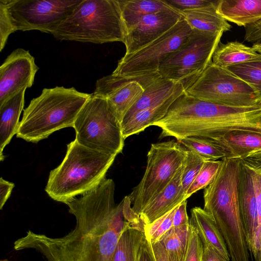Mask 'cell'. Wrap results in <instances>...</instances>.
Here are the masks:
<instances>
[{
  "mask_svg": "<svg viewBox=\"0 0 261 261\" xmlns=\"http://www.w3.org/2000/svg\"><path fill=\"white\" fill-rule=\"evenodd\" d=\"M114 193L113 180L105 178L66 204L76 222L67 234L55 238L29 230L14 242V249L34 250L46 261H113L120 236L130 224L123 215L124 200L116 205Z\"/></svg>",
  "mask_w": 261,
  "mask_h": 261,
  "instance_id": "cell-1",
  "label": "cell"
},
{
  "mask_svg": "<svg viewBox=\"0 0 261 261\" xmlns=\"http://www.w3.org/2000/svg\"><path fill=\"white\" fill-rule=\"evenodd\" d=\"M184 18L192 30L212 33L229 31L231 25L217 12V7L181 11Z\"/></svg>",
  "mask_w": 261,
  "mask_h": 261,
  "instance_id": "cell-24",
  "label": "cell"
},
{
  "mask_svg": "<svg viewBox=\"0 0 261 261\" xmlns=\"http://www.w3.org/2000/svg\"><path fill=\"white\" fill-rule=\"evenodd\" d=\"M39 67L29 50L14 49L0 67V106L32 86Z\"/></svg>",
  "mask_w": 261,
  "mask_h": 261,
  "instance_id": "cell-14",
  "label": "cell"
},
{
  "mask_svg": "<svg viewBox=\"0 0 261 261\" xmlns=\"http://www.w3.org/2000/svg\"><path fill=\"white\" fill-rule=\"evenodd\" d=\"M181 85L179 83L161 77L144 90L140 99L126 114L121 124L128 121L138 112L167 98Z\"/></svg>",
  "mask_w": 261,
  "mask_h": 261,
  "instance_id": "cell-26",
  "label": "cell"
},
{
  "mask_svg": "<svg viewBox=\"0 0 261 261\" xmlns=\"http://www.w3.org/2000/svg\"><path fill=\"white\" fill-rule=\"evenodd\" d=\"M252 175L257 202L258 227L253 248L250 251L255 261H261V162L248 158L241 159Z\"/></svg>",
  "mask_w": 261,
  "mask_h": 261,
  "instance_id": "cell-30",
  "label": "cell"
},
{
  "mask_svg": "<svg viewBox=\"0 0 261 261\" xmlns=\"http://www.w3.org/2000/svg\"><path fill=\"white\" fill-rule=\"evenodd\" d=\"M223 33L193 30L186 42L162 61L159 73L164 79L180 83L186 90L212 62Z\"/></svg>",
  "mask_w": 261,
  "mask_h": 261,
  "instance_id": "cell-9",
  "label": "cell"
},
{
  "mask_svg": "<svg viewBox=\"0 0 261 261\" xmlns=\"http://www.w3.org/2000/svg\"><path fill=\"white\" fill-rule=\"evenodd\" d=\"M185 91L182 85L171 95L149 108L138 112L126 122L121 124L124 138L138 134L147 127L162 119L167 114L172 103Z\"/></svg>",
  "mask_w": 261,
  "mask_h": 261,
  "instance_id": "cell-18",
  "label": "cell"
},
{
  "mask_svg": "<svg viewBox=\"0 0 261 261\" xmlns=\"http://www.w3.org/2000/svg\"><path fill=\"white\" fill-rule=\"evenodd\" d=\"M261 59V55L252 47L238 41L220 43L215 50L212 62L221 67H227Z\"/></svg>",
  "mask_w": 261,
  "mask_h": 261,
  "instance_id": "cell-25",
  "label": "cell"
},
{
  "mask_svg": "<svg viewBox=\"0 0 261 261\" xmlns=\"http://www.w3.org/2000/svg\"><path fill=\"white\" fill-rule=\"evenodd\" d=\"M173 9L181 12L184 10L217 7L219 1L211 0H165Z\"/></svg>",
  "mask_w": 261,
  "mask_h": 261,
  "instance_id": "cell-35",
  "label": "cell"
},
{
  "mask_svg": "<svg viewBox=\"0 0 261 261\" xmlns=\"http://www.w3.org/2000/svg\"><path fill=\"white\" fill-rule=\"evenodd\" d=\"M25 90H21L0 106L1 161L5 158L4 149L17 132L19 117L24 107Z\"/></svg>",
  "mask_w": 261,
  "mask_h": 261,
  "instance_id": "cell-22",
  "label": "cell"
},
{
  "mask_svg": "<svg viewBox=\"0 0 261 261\" xmlns=\"http://www.w3.org/2000/svg\"><path fill=\"white\" fill-rule=\"evenodd\" d=\"M239 201L246 241L250 252L253 246L258 227L257 202L251 174L242 160L240 175Z\"/></svg>",
  "mask_w": 261,
  "mask_h": 261,
  "instance_id": "cell-16",
  "label": "cell"
},
{
  "mask_svg": "<svg viewBox=\"0 0 261 261\" xmlns=\"http://www.w3.org/2000/svg\"><path fill=\"white\" fill-rule=\"evenodd\" d=\"M178 205L152 223L144 225L145 237L151 244L158 242L173 227V219Z\"/></svg>",
  "mask_w": 261,
  "mask_h": 261,
  "instance_id": "cell-33",
  "label": "cell"
},
{
  "mask_svg": "<svg viewBox=\"0 0 261 261\" xmlns=\"http://www.w3.org/2000/svg\"><path fill=\"white\" fill-rule=\"evenodd\" d=\"M50 34L61 41L124 43L127 30L117 0H82Z\"/></svg>",
  "mask_w": 261,
  "mask_h": 261,
  "instance_id": "cell-6",
  "label": "cell"
},
{
  "mask_svg": "<svg viewBox=\"0 0 261 261\" xmlns=\"http://www.w3.org/2000/svg\"><path fill=\"white\" fill-rule=\"evenodd\" d=\"M90 96L74 87L43 89L23 110L16 137L36 143L57 130L73 127L79 113Z\"/></svg>",
  "mask_w": 261,
  "mask_h": 261,
  "instance_id": "cell-5",
  "label": "cell"
},
{
  "mask_svg": "<svg viewBox=\"0 0 261 261\" xmlns=\"http://www.w3.org/2000/svg\"><path fill=\"white\" fill-rule=\"evenodd\" d=\"M193 30L182 18L164 35L119 60L112 74L119 76H136L157 73L162 61L178 49L189 38Z\"/></svg>",
  "mask_w": 261,
  "mask_h": 261,
  "instance_id": "cell-11",
  "label": "cell"
},
{
  "mask_svg": "<svg viewBox=\"0 0 261 261\" xmlns=\"http://www.w3.org/2000/svg\"><path fill=\"white\" fill-rule=\"evenodd\" d=\"M144 237L142 230L130 224L127 225L120 236L113 261H138L139 250Z\"/></svg>",
  "mask_w": 261,
  "mask_h": 261,
  "instance_id": "cell-27",
  "label": "cell"
},
{
  "mask_svg": "<svg viewBox=\"0 0 261 261\" xmlns=\"http://www.w3.org/2000/svg\"><path fill=\"white\" fill-rule=\"evenodd\" d=\"M217 12L226 21L246 27L261 20V0H219Z\"/></svg>",
  "mask_w": 261,
  "mask_h": 261,
  "instance_id": "cell-21",
  "label": "cell"
},
{
  "mask_svg": "<svg viewBox=\"0 0 261 261\" xmlns=\"http://www.w3.org/2000/svg\"><path fill=\"white\" fill-rule=\"evenodd\" d=\"M153 125L162 129L160 138L173 137L177 140L188 137L216 139L238 130L261 133V106H224L184 92L172 103L166 115Z\"/></svg>",
  "mask_w": 261,
  "mask_h": 261,
  "instance_id": "cell-2",
  "label": "cell"
},
{
  "mask_svg": "<svg viewBox=\"0 0 261 261\" xmlns=\"http://www.w3.org/2000/svg\"><path fill=\"white\" fill-rule=\"evenodd\" d=\"M184 168V164L163 191L142 210L139 217L145 225L152 223L188 199L181 184Z\"/></svg>",
  "mask_w": 261,
  "mask_h": 261,
  "instance_id": "cell-17",
  "label": "cell"
},
{
  "mask_svg": "<svg viewBox=\"0 0 261 261\" xmlns=\"http://www.w3.org/2000/svg\"><path fill=\"white\" fill-rule=\"evenodd\" d=\"M221 165V160L205 161L186 193L187 198L208 186L216 176Z\"/></svg>",
  "mask_w": 261,
  "mask_h": 261,
  "instance_id": "cell-32",
  "label": "cell"
},
{
  "mask_svg": "<svg viewBox=\"0 0 261 261\" xmlns=\"http://www.w3.org/2000/svg\"><path fill=\"white\" fill-rule=\"evenodd\" d=\"M187 150L174 140L151 145L144 175L129 196L132 208L136 215L139 216L144 207L170 183L184 165Z\"/></svg>",
  "mask_w": 261,
  "mask_h": 261,
  "instance_id": "cell-8",
  "label": "cell"
},
{
  "mask_svg": "<svg viewBox=\"0 0 261 261\" xmlns=\"http://www.w3.org/2000/svg\"><path fill=\"white\" fill-rule=\"evenodd\" d=\"M161 77L159 72L136 76L111 74L96 81L92 94L107 100L121 124L126 114L140 99L144 90Z\"/></svg>",
  "mask_w": 261,
  "mask_h": 261,
  "instance_id": "cell-13",
  "label": "cell"
},
{
  "mask_svg": "<svg viewBox=\"0 0 261 261\" xmlns=\"http://www.w3.org/2000/svg\"><path fill=\"white\" fill-rule=\"evenodd\" d=\"M190 234V225L173 226L159 240L173 261H184Z\"/></svg>",
  "mask_w": 261,
  "mask_h": 261,
  "instance_id": "cell-28",
  "label": "cell"
},
{
  "mask_svg": "<svg viewBox=\"0 0 261 261\" xmlns=\"http://www.w3.org/2000/svg\"><path fill=\"white\" fill-rule=\"evenodd\" d=\"M138 261H155L151 243L145 237L139 250Z\"/></svg>",
  "mask_w": 261,
  "mask_h": 261,
  "instance_id": "cell-39",
  "label": "cell"
},
{
  "mask_svg": "<svg viewBox=\"0 0 261 261\" xmlns=\"http://www.w3.org/2000/svg\"><path fill=\"white\" fill-rule=\"evenodd\" d=\"M117 2L127 31L147 15L159 11L175 10L165 0H117Z\"/></svg>",
  "mask_w": 261,
  "mask_h": 261,
  "instance_id": "cell-23",
  "label": "cell"
},
{
  "mask_svg": "<svg viewBox=\"0 0 261 261\" xmlns=\"http://www.w3.org/2000/svg\"><path fill=\"white\" fill-rule=\"evenodd\" d=\"M241 160L224 158L213 181L203 191V209L214 219L231 261H249V249L239 201Z\"/></svg>",
  "mask_w": 261,
  "mask_h": 261,
  "instance_id": "cell-3",
  "label": "cell"
},
{
  "mask_svg": "<svg viewBox=\"0 0 261 261\" xmlns=\"http://www.w3.org/2000/svg\"><path fill=\"white\" fill-rule=\"evenodd\" d=\"M184 18L176 10L163 11L144 16L127 30L125 55L134 53L164 35Z\"/></svg>",
  "mask_w": 261,
  "mask_h": 261,
  "instance_id": "cell-15",
  "label": "cell"
},
{
  "mask_svg": "<svg viewBox=\"0 0 261 261\" xmlns=\"http://www.w3.org/2000/svg\"><path fill=\"white\" fill-rule=\"evenodd\" d=\"M189 222L203 245H211L229 261L230 256L225 240L212 215L203 208L196 206L191 210Z\"/></svg>",
  "mask_w": 261,
  "mask_h": 261,
  "instance_id": "cell-19",
  "label": "cell"
},
{
  "mask_svg": "<svg viewBox=\"0 0 261 261\" xmlns=\"http://www.w3.org/2000/svg\"><path fill=\"white\" fill-rule=\"evenodd\" d=\"M252 47L257 53L261 55V39L253 43Z\"/></svg>",
  "mask_w": 261,
  "mask_h": 261,
  "instance_id": "cell-44",
  "label": "cell"
},
{
  "mask_svg": "<svg viewBox=\"0 0 261 261\" xmlns=\"http://www.w3.org/2000/svg\"><path fill=\"white\" fill-rule=\"evenodd\" d=\"M247 158L261 162V151L254 153L253 154L250 155Z\"/></svg>",
  "mask_w": 261,
  "mask_h": 261,
  "instance_id": "cell-43",
  "label": "cell"
},
{
  "mask_svg": "<svg viewBox=\"0 0 261 261\" xmlns=\"http://www.w3.org/2000/svg\"><path fill=\"white\" fill-rule=\"evenodd\" d=\"M116 156L87 148L75 139L67 144L61 163L50 171L45 191L53 200L66 204L98 186Z\"/></svg>",
  "mask_w": 261,
  "mask_h": 261,
  "instance_id": "cell-4",
  "label": "cell"
},
{
  "mask_svg": "<svg viewBox=\"0 0 261 261\" xmlns=\"http://www.w3.org/2000/svg\"><path fill=\"white\" fill-rule=\"evenodd\" d=\"M82 0H2L15 32L50 34Z\"/></svg>",
  "mask_w": 261,
  "mask_h": 261,
  "instance_id": "cell-12",
  "label": "cell"
},
{
  "mask_svg": "<svg viewBox=\"0 0 261 261\" xmlns=\"http://www.w3.org/2000/svg\"><path fill=\"white\" fill-rule=\"evenodd\" d=\"M185 92L199 99L224 106H261V100L249 84L213 62Z\"/></svg>",
  "mask_w": 261,
  "mask_h": 261,
  "instance_id": "cell-10",
  "label": "cell"
},
{
  "mask_svg": "<svg viewBox=\"0 0 261 261\" xmlns=\"http://www.w3.org/2000/svg\"><path fill=\"white\" fill-rule=\"evenodd\" d=\"M0 261H10V260L8 259H1Z\"/></svg>",
  "mask_w": 261,
  "mask_h": 261,
  "instance_id": "cell-45",
  "label": "cell"
},
{
  "mask_svg": "<svg viewBox=\"0 0 261 261\" xmlns=\"http://www.w3.org/2000/svg\"><path fill=\"white\" fill-rule=\"evenodd\" d=\"M15 31L11 24L6 7L0 0V51L5 47L8 39Z\"/></svg>",
  "mask_w": 261,
  "mask_h": 261,
  "instance_id": "cell-37",
  "label": "cell"
},
{
  "mask_svg": "<svg viewBox=\"0 0 261 261\" xmlns=\"http://www.w3.org/2000/svg\"><path fill=\"white\" fill-rule=\"evenodd\" d=\"M14 184L5 180L3 177L0 179V210H2L5 204L9 198Z\"/></svg>",
  "mask_w": 261,
  "mask_h": 261,
  "instance_id": "cell-41",
  "label": "cell"
},
{
  "mask_svg": "<svg viewBox=\"0 0 261 261\" xmlns=\"http://www.w3.org/2000/svg\"><path fill=\"white\" fill-rule=\"evenodd\" d=\"M203 250V246L200 238L190 225V237L184 261H202Z\"/></svg>",
  "mask_w": 261,
  "mask_h": 261,
  "instance_id": "cell-36",
  "label": "cell"
},
{
  "mask_svg": "<svg viewBox=\"0 0 261 261\" xmlns=\"http://www.w3.org/2000/svg\"><path fill=\"white\" fill-rule=\"evenodd\" d=\"M73 127L75 140L84 146L115 155L123 150L125 139L121 124L103 98L91 94Z\"/></svg>",
  "mask_w": 261,
  "mask_h": 261,
  "instance_id": "cell-7",
  "label": "cell"
},
{
  "mask_svg": "<svg viewBox=\"0 0 261 261\" xmlns=\"http://www.w3.org/2000/svg\"><path fill=\"white\" fill-rule=\"evenodd\" d=\"M189 224V219L187 212L186 200L177 207L173 219V226H179Z\"/></svg>",
  "mask_w": 261,
  "mask_h": 261,
  "instance_id": "cell-38",
  "label": "cell"
},
{
  "mask_svg": "<svg viewBox=\"0 0 261 261\" xmlns=\"http://www.w3.org/2000/svg\"><path fill=\"white\" fill-rule=\"evenodd\" d=\"M202 261H229L210 244H204Z\"/></svg>",
  "mask_w": 261,
  "mask_h": 261,
  "instance_id": "cell-40",
  "label": "cell"
},
{
  "mask_svg": "<svg viewBox=\"0 0 261 261\" xmlns=\"http://www.w3.org/2000/svg\"><path fill=\"white\" fill-rule=\"evenodd\" d=\"M225 149L229 157L243 159L261 151V133L233 130L216 139H210Z\"/></svg>",
  "mask_w": 261,
  "mask_h": 261,
  "instance_id": "cell-20",
  "label": "cell"
},
{
  "mask_svg": "<svg viewBox=\"0 0 261 261\" xmlns=\"http://www.w3.org/2000/svg\"><path fill=\"white\" fill-rule=\"evenodd\" d=\"M155 261H173L159 242L151 244Z\"/></svg>",
  "mask_w": 261,
  "mask_h": 261,
  "instance_id": "cell-42",
  "label": "cell"
},
{
  "mask_svg": "<svg viewBox=\"0 0 261 261\" xmlns=\"http://www.w3.org/2000/svg\"><path fill=\"white\" fill-rule=\"evenodd\" d=\"M177 141L188 150L195 152L205 161L228 158V152L212 140L198 137H188Z\"/></svg>",
  "mask_w": 261,
  "mask_h": 261,
  "instance_id": "cell-29",
  "label": "cell"
},
{
  "mask_svg": "<svg viewBox=\"0 0 261 261\" xmlns=\"http://www.w3.org/2000/svg\"><path fill=\"white\" fill-rule=\"evenodd\" d=\"M225 68L249 84L261 100V59Z\"/></svg>",
  "mask_w": 261,
  "mask_h": 261,
  "instance_id": "cell-31",
  "label": "cell"
},
{
  "mask_svg": "<svg viewBox=\"0 0 261 261\" xmlns=\"http://www.w3.org/2000/svg\"><path fill=\"white\" fill-rule=\"evenodd\" d=\"M205 161L194 151L187 150L182 174L181 184L186 194Z\"/></svg>",
  "mask_w": 261,
  "mask_h": 261,
  "instance_id": "cell-34",
  "label": "cell"
}]
</instances>
